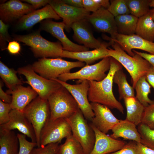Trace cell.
I'll return each instance as SVG.
<instances>
[{"mask_svg": "<svg viewBox=\"0 0 154 154\" xmlns=\"http://www.w3.org/2000/svg\"><path fill=\"white\" fill-rule=\"evenodd\" d=\"M136 126L126 119L121 120L112 129V133L110 136L115 139L121 137L125 140L140 142L141 136Z\"/></svg>", "mask_w": 154, "mask_h": 154, "instance_id": "cb8c5ba5", "label": "cell"}, {"mask_svg": "<svg viewBox=\"0 0 154 154\" xmlns=\"http://www.w3.org/2000/svg\"><path fill=\"white\" fill-rule=\"evenodd\" d=\"M86 20L98 31L110 34L111 38L117 33L115 17L103 7L89 15Z\"/></svg>", "mask_w": 154, "mask_h": 154, "instance_id": "9a60e30c", "label": "cell"}, {"mask_svg": "<svg viewBox=\"0 0 154 154\" xmlns=\"http://www.w3.org/2000/svg\"><path fill=\"white\" fill-rule=\"evenodd\" d=\"M6 49L10 54L15 55L19 53L21 47L19 43L17 41L13 40L9 42Z\"/></svg>", "mask_w": 154, "mask_h": 154, "instance_id": "7bdbcfd3", "label": "cell"}, {"mask_svg": "<svg viewBox=\"0 0 154 154\" xmlns=\"http://www.w3.org/2000/svg\"><path fill=\"white\" fill-rule=\"evenodd\" d=\"M54 80L58 82L68 90L76 101L85 118L91 121L94 115L88 98L89 81L84 80L78 84L72 85L58 79Z\"/></svg>", "mask_w": 154, "mask_h": 154, "instance_id": "7c38bea8", "label": "cell"}, {"mask_svg": "<svg viewBox=\"0 0 154 154\" xmlns=\"http://www.w3.org/2000/svg\"><path fill=\"white\" fill-rule=\"evenodd\" d=\"M60 143H51L33 148L30 154H58Z\"/></svg>", "mask_w": 154, "mask_h": 154, "instance_id": "8d00e7d4", "label": "cell"}, {"mask_svg": "<svg viewBox=\"0 0 154 154\" xmlns=\"http://www.w3.org/2000/svg\"><path fill=\"white\" fill-rule=\"evenodd\" d=\"M111 45L110 42H102L99 48L92 50L73 52L63 50L61 58H67L77 60L90 65L96 61L109 56L107 48Z\"/></svg>", "mask_w": 154, "mask_h": 154, "instance_id": "7402d4cb", "label": "cell"}, {"mask_svg": "<svg viewBox=\"0 0 154 154\" xmlns=\"http://www.w3.org/2000/svg\"><path fill=\"white\" fill-rule=\"evenodd\" d=\"M110 2V5L107 9L115 17L130 14L125 0H111Z\"/></svg>", "mask_w": 154, "mask_h": 154, "instance_id": "e575fe53", "label": "cell"}, {"mask_svg": "<svg viewBox=\"0 0 154 154\" xmlns=\"http://www.w3.org/2000/svg\"><path fill=\"white\" fill-rule=\"evenodd\" d=\"M101 7L108 9L110 5V1L108 0H95Z\"/></svg>", "mask_w": 154, "mask_h": 154, "instance_id": "f907efd6", "label": "cell"}, {"mask_svg": "<svg viewBox=\"0 0 154 154\" xmlns=\"http://www.w3.org/2000/svg\"><path fill=\"white\" fill-rule=\"evenodd\" d=\"M3 82L2 80L0 81V99L4 103L11 104L12 101V96L3 90Z\"/></svg>", "mask_w": 154, "mask_h": 154, "instance_id": "bcb514c9", "label": "cell"}, {"mask_svg": "<svg viewBox=\"0 0 154 154\" xmlns=\"http://www.w3.org/2000/svg\"><path fill=\"white\" fill-rule=\"evenodd\" d=\"M50 5L59 17L62 19L65 25V29L68 32L71 30L74 23L86 20L90 12L84 8L74 7L66 3L63 0H49Z\"/></svg>", "mask_w": 154, "mask_h": 154, "instance_id": "8fae6325", "label": "cell"}, {"mask_svg": "<svg viewBox=\"0 0 154 154\" xmlns=\"http://www.w3.org/2000/svg\"><path fill=\"white\" fill-rule=\"evenodd\" d=\"M136 144L137 154H154V150L140 142H136Z\"/></svg>", "mask_w": 154, "mask_h": 154, "instance_id": "ee69618b", "label": "cell"}, {"mask_svg": "<svg viewBox=\"0 0 154 154\" xmlns=\"http://www.w3.org/2000/svg\"><path fill=\"white\" fill-rule=\"evenodd\" d=\"M7 93L12 95L10 104L12 109L22 111L38 95L31 86L25 87L22 85L17 86L12 90H8Z\"/></svg>", "mask_w": 154, "mask_h": 154, "instance_id": "603a6c76", "label": "cell"}, {"mask_svg": "<svg viewBox=\"0 0 154 154\" xmlns=\"http://www.w3.org/2000/svg\"><path fill=\"white\" fill-rule=\"evenodd\" d=\"M135 33L147 40L154 41V22L149 12L138 18Z\"/></svg>", "mask_w": 154, "mask_h": 154, "instance_id": "4316f807", "label": "cell"}, {"mask_svg": "<svg viewBox=\"0 0 154 154\" xmlns=\"http://www.w3.org/2000/svg\"><path fill=\"white\" fill-rule=\"evenodd\" d=\"M48 101L50 111V120L68 118L80 109L74 97L62 85L49 96Z\"/></svg>", "mask_w": 154, "mask_h": 154, "instance_id": "277c9868", "label": "cell"}, {"mask_svg": "<svg viewBox=\"0 0 154 154\" xmlns=\"http://www.w3.org/2000/svg\"><path fill=\"white\" fill-rule=\"evenodd\" d=\"M23 112L33 126L37 147H39L41 131L50 119V111L48 100L38 96L25 108Z\"/></svg>", "mask_w": 154, "mask_h": 154, "instance_id": "52a82bcc", "label": "cell"}, {"mask_svg": "<svg viewBox=\"0 0 154 154\" xmlns=\"http://www.w3.org/2000/svg\"><path fill=\"white\" fill-rule=\"evenodd\" d=\"M13 37L14 40L30 46L36 57L61 58L63 50L59 41L52 42L46 39L41 36L39 31L25 35H16Z\"/></svg>", "mask_w": 154, "mask_h": 154, "instance_id": "3957f363", "label": "cell"}, {"mask_svg": "<svg viewBox=\"0 0 154 154\" xmlns=\"http://www.w3.org/2000/svg\"><path fill=\"white\" fill-rule=\"evenodd\" d=\"M110 66L106 76L100 81H88V100L97 103L112 109L117 110L122 114L124 108L115 98L113 92V78L115 73L122 69V65L114 58L110 57Z\"/></svg>", "mask_w": 154, "mask_h": 154, "instance_id": "6da1fadb", "label": "cell"}, {"mask_svg": "<svg viewBox=\"0 0 154 154\" xmlns=\"http://www.w3.org/2000/svg\"><path fill=\"white\" fill-rule=\"evenodd\" d=\"M113 81L118 86L120 100L135 97L134 88L128 83L126 75L122 69L118 70L115 73Z\"/></svg>", "mask_w": 154, "mask_h": 154, "instance_id": "f1b7e54d", "label": "cell"}, {"mask_svg": "<svg viewBox=\"0 0 154 154\" xmlns=\"http://www.w3.org/2000/svg\"><path fill=\"white\" fill-rule=\"evenodd\" d=\"M137 129L141 136L140 143L154 150V129L141 123L138 125Z\"/></svg>", "mask_w": 154, "mask_h": 154, "instance_id": "836d02e7", "label": "cell"}, {"mask_svg": "<svg viewBox=\"0 0 154 154\" xmlns=\"http://www.w3.org/2000/svg\"><path fill=\"white\" fill-rule=\"evenodd\" d=\"M71 129L65 118H59L49 120L42 129L40 135V146L48 144L60 143L64 138L72 135Z\"/></svg>", "mask_w": 154, "mask_h": 154, "instance_id": "30bf717a", "label": "cell"}, {"mask_svg": "<svg viewBox=\"0 0 154 154\" xmlns=\"http://www.w3.org/2000/svg\"><path fill=\"white\" fill-rule=\"evenodd\" d=\"M138 19L130 14L115 17L117 33L125 35L135 34Z\"/></svg>", "mask_w": 154, "mask_h": 154, "instance_id": "83f0119b", "label": "cell"}, {"mask_svg": "<svg viewBox=\"0 0 154 154\" xmlns=\"http://www.w3.org/2000/svg\"><path fill=\"white\" fill-rule=\"evenodd\" d=\"M83 8L90 12H94L101 7L95 0H82Z\"/></svg>", "mask_w": 154, "mask_h": 154, "instance_id": "b9f144b4", "label": "cell"}, {"mask_svg": "<svg viewBox=\"0 0 154 154\" xmlns=\"http://www.w3.org/2000/svg\"><path fill=\"white\" fill-rule=\"evenodd\" d=\"M149 13L152 20L154 21V8L150 10Z\"/></svg>", "mask_w": 154, "mask_h": 154, "instance_id": "816d5d0a", "label": "cell"}, {"mask_svg": "<svg viewBox=\"0 0 154 154\" xmlns=\"http://www.w3.org/2000/svg\"><path fill=\"white\" fill-rule=\"evenodd\" d=\"M21 1L30 4L35 10L48 4L49 0H23Z\"/></svg>", "mask_w": 154, "mask_h": 154, "instance_id": "f6af8a7d", "label": "cell"}, {"mask_svg": "<svg viewBox=\"0 0 154 154\" xmlns=\"http://www.w3.org/2000/svg\"><path fill=\"white\" fill-rule=\"evenodd\" d=\"M65 25L63 21L56 22L51 19H45L41 22V29L50 33L61 43L63 50L77 52L89 50V48L76 44L70 40L64 32Z\"/></svg>", "mask_w": 154, "mask_h": 154, "instance_id": "4fadbf2b", "label": "cell"}, {"mask_svg": "<svg viewBox=\"0 0 154 154\" xmlns=\"http://www.w3.org/2000/svg\"><path fill=\"white\" fill-rule=\"evenodd\" d=\"M110 56L105 57L99 62L92 65H86L78 71L60 75L58 80L64 82L78 79V82L84 80L100 81L107 76L106 72L110 66Z\"/></svg>", "mask_w": 154, "mask_h": 154, "instance_id": "9c48e42d", "label": "cell"}, {"mask_svg": "<svg viewBox=\"0 0 154 154\" xmlns=\"http://www.w3.org/2000/svg\"><path fill=\"white\" fill-rule=\"evenodd\" d=\"M17 129L30 138L31 141L37 143L33 126L23 111L13 109L10 113V119L7 123L0 125V130L11 131Z\"/></svg>", "mask_w": 154, "mask_h": 154, "instance_id": "e0dca14e", "label": "cell"}, {"mask_svg": "<svg viewBox=\"0 0 154 154\" xmlns=\"http://www.w3.org/2000/svg\"><path fill=\"white\" fill-rule=\"evenodd\" d=\"M126 109V119L138 126L141 123L145 107L135 97L124 100Z\"/></svg>", "mask_w": 154, "mask_h": 154, "instance_id": "484cf974", "label": "cell"}, {"mask_svg": "<svg viewBox=\"0 0 154 154\" xmlns=\"http://www.w3.org/2000/svg\"><path fill=\"white\" fill-rule=\"evenodd\" d=\"M149 6L154 8V0H150L149 2Z\"/></svg>", "mask_w": 154, "mask_h": 154, "instance_id": "f5cc1de1", "label": "cell"}, {"mask_svg": "<svg viewBox=\"0 0 154 154\" xmlns=\"http://www.w3.org/2000/svg\"><path fill=\"white\" fill-rule=\"evenodd\" d=\"M17 135L19 143V154H30L32 149L37 146L36 143L28 141L25 135L21 133H18Z\"/></svg>", "mask_w": 154, "mask_h": 154, "instance_id": "d590c367", "label": "cell"}, {"mask_svg": "<svg viewBox=\"0 0 154 154\" xmlns=\"http://www.w3.org/2000/svg\"><path fill=\"white\" fill-rule=\"evenodd\" d=\"M113 48L108 49L109 56L115 59L126 69L131 76L134 88L138 80L145 76L152 66L145 59L135 53L131 56L126 53L116 42L110 40Z\"/></svg>", "mask_w": 154, "mask_h": 154, "instance_id": "7a4b0ae2", "label": "cell"}, {"mask_svg": "<svg viewBox=\"0 0 154 154\" xmlns=\"http://www.w3.org/2000/svg\"><path fill=\"white\" fill-rule=\"evenodd\" d=\"M10 104L0 100V125L7 123L10 119V113L12 110Z\"/></svg>", "mask_w": 154, "mask_h": 154, "instance_id": "ab89813d", "label": "cell"}, {"mask_svg": "<svg viewBox=\"0 0 154 154\" xmlns=\"http://www.w3.org/2000/svg\"><path fill=\"white\" fill-rule=\"evenodd\" d=\"M19 143L13 130H0V154H19Z\"/></svg>", "mask_w": 154, "mask_h": 154, "instance_id": "d4e9b609", "label": "cell"}, {"mask_svg": "<svg viewBox=\"0 0 154 154\" xmlns=\"http://www.w3.org/2000/svg\"><path fill=\"white\" fill-rule=\"evenodd\" d=\"M133 51L134 53L139 54L145 59L154 67V54L139 52L134 50Z\"/></svg>", "mask_w": 154, "mask_h": 154, "instance_id": "7dc6e473", "label": "cell"}, {"mask_svg": "<svg viewBox=\"0 0 154 154\" xmlns=\"http://www.w3.org/2000/svg\"><path fill=\"white\" fill-rule=\"evenodd\" d=\"M136 145V142L131 141L121 149L108 154H137Z\"/></svg>", "mask_w": 154, "mask_h": 154, "instance_id": "60d3db41", "label": "cell"}, {"mask_svg": "<svg viewBox=\"0 0 154 154\" xmlns=\"http://www.w3.org/2000/svg\"><path fill=\"white\" fill-rule=\"evenodd\" d=\"M149 0H125L130 13L139 18L149 12Z\"/></svg>", "mask_w": 154, "mask_h": 154, "instance_id": "1f68e13d", "label": "cell"}, {"mask_svg": "<svg viewBox=\"0 0 154 154\" xmlns=\"http://www.w3.org/2000/svg\"><path fill=\"white\" fill-rule=\"evenodd\" d=\"M110 41L117 43L129 55L133 56L135 53L132 50L138 49L154 54V42L147 40L137 34L125 35L117 33L114 39L106 38Z\"/></svg>", "mask_w": 154, "mask_h": 154, "instance_id": "5bb4252c", "label": "cell"}, {"mask_svg": "<svg viewBox=\"0 0 154 154\" xmlns=\"http://www.w3.org/2000/svg\"><path fill=\"white\" fill-rule=\"evenodd\" d=\"M47 19L56 20L61 19L49 4L24 15L19 20L17 27L20 30L29 29L37 23Z\"/></svg>", "mask_w": 154, "mask_h": 154, "instance_id": "ffe728a7", "label": "cell"}, {"mask_svg": "<svg viewBox=\"0 0 154 154\" xmlns=\"http://www.w3.org/2000/svg\"><path fill=\"white\" fill-rule=\"evenodd\" d=\"M66 4L70 6L78 8H82V0H63Z\"/></svg>", "mask_w": 154, "mask_h": 154, "instance_id": "681fc988", "label": "cell"}, {"mask_svg": "<svg viewBox=\"0 0 154 154\" xmlns=\"http://www.w3.org/2000/svg\"><path fill=\"white\" fill-rule=\"evenodd\" d=\"M9 25L0 20V46L3 50L6 48V42L11 41V38L8 33Z\"/></svg>", "mask_w": 154, "mask_h": 154, "instance_id": "f35d334b", "label": "cell"}, {"mask_svg": "<svg viewBox=\"0 0 154 154\" xmlns=\"http://www.w3.org/2000/svg\"><path fill=\"white\" fill-rule=\"evenodd\" d=\"M141 123L151 129H154V102L145 107Z\"/></svg>", "mask_w": 154, "mask_h": 154, "instance_id": "74e56055", "label": "cell"}, {"mask_svg": "<svg viewBox=\"0 0 154 154\" xmlns=\"http://www.w3.org/2000/svg\"><path fill=\"white\" fill-rule=\"evenodd\" d=\"M58 154H84L80 143L72 135L66 138L64 143L60 145Z\"/></svg>", "mask_w": 154, "mask_h": 154, "instance_id": "d6a6232c", "label": "cell"}, {"mask_svg": "<svg viewBox=\"0 0 154 154\" xmlns=\"http://www.w3.org/2000/svg\"></svg>", "mask_w": 154, "mask_h": 154, "instance_id": "db71d44e", "label": "cell"}, {"mask_svg": "<svg viewBox=\"0 0 154 154\" xmlns=\"http://www.w3.org/2000/svg\"><path fill=\"white\" fill-rule=\"evenodd\" d=\"M86 20L79 21L73 23L71 27L74 40L88 48L96 49L100 47L102 42L96 38L88 26Z\"/></svg>", "mask_w": 154, "mask_h": 154, "instance_id": "44dd1931", "label": "cell"}, {"mask_svg": "<svg viewBox=\"0 0 154 154\" xmlns=\"http://www.w3.org/2000/svg\"><path fill=\"white\" fill-rule=\"evenodd\" d=\"M90 104L94 115L91 124L101 132L106 134L119 121L108 107L97 103Z\"/></svg>", "mask_w": 154, "mask_h": 154, "instance_id": "2e32d148", "label": "cell"}, {"mask_svg": "<svg viewBox=\"0 0 154 154\" xmlns=\"http://www.w3.org/2000/svg\"><path fill=\"white\" fill-rule=\"evenodd\" d=\"M85 118L79 109L71 116L65 119L70 126L72 135L81 145L84 154H90L95 144V135Z\"/></svg>", "mask_w": 154, "mask_h": 154, "instance_id": "8992f818", "label": "cell"}, {"mask_svg": "<svg viewBox=\"0 0 154 154\" xmlns=\"http://www.w3.org/2000/svg\"><path fill=\"white\" fill-rule=\"evenodd\" d=\"M17 71L9 68L0 61V76L9 90H12L17 86L23 84V82L17 77Z\"/></svg>", "mask_w": 154, "mask_h": 154, "instance_id": "4dcf8cb0", "label": "cell"}, {"mask_svg": "<svg viewBox=\"0 0 154 154\" xmlns=\"http://www.w3.org/2000/svg\"><path fill=\"white\" fill-rule=\"evenodd\" d=\"M85 63L78 61H68L60 58H41L31 65L34 71L41 76L48 79H57L60 75L70 72L74 68L84 67Z\"/></svg>", "mask_w": 154, "mask_h": 154, "instance_id": "5b68a950", "label": "cell"}, {"mask_svg": "<svg viewBox=\"0 0 154 154\" xmlns=\"http://www.w3.org/2000/svg\"><path fill=\"white\" fill-rule=\"evenodd\" d=\"M17 71L25 77L27 80L23 82L29 84L38 96L44 100H48L49 96L62 86L55 80L46 79L38 75L31 65L19 68Z\"/></svg>", "mask_w": 154, "mask_h": 154, "instance_id": "ba28073f", "label": "cell"}, {"mask_svg": "<svg viewBox=\"0 0 154 154\" xmlns=\"http://www.w3.org/2000/svg\"><path fill=\"white\" fill-rule=\"evenodd\" d=\"M35 10L30 4L18 0H10L0 5V18L8 24Z\"/></svg>", "mask_w": 154, "mask_h": 154, "instance_id": "ac0fdd59", "label": "cell"}, {"mask_svg": "<svg viewBox=\"0 0 154 154\" xmlns=\"http://www.w3.org/2000/svg\"><path fill=\"white\" fill-rule=\"evenodd\" d=\"M95 135L93 149L90 154H108L119 150L127 143L125 141L114 139L103 133L91 123L90 124Z\"/></svg>", "mask_w": 154, "mask_h": 154, "instance_id": "d6986e66", "label": "cell"}, {"mask_svg": "<svg viewBox=\"0 0 154 154\" xmlns=\"http://www.w3.org/2000/svg\"><path fill=\"white\" fill-rule=\"evenodd\" d=\"M146 80L154 90V67L151 66L145 75Z\"/></svg>", "mask_w": 154, "mask_h": 154, "instance_id": "c3c4849f", "label": "cell"}, {"mask_svg": "<svg viewBox=\"0 0 154 154\" xmlns=\"http://www.w3.org/2000/svg\"><path fill=\"white\" fill-rule=\"evenodd\" d=\"M134 88L136 92L135 98L145 107L154 102L148 96L151 93V86L146 80L145 75L138 80Z\"/></svg>", "mask_w": 154, "mask_h": 154, "instance_id": "f546056e", "label": "cell"}]
</instances>
